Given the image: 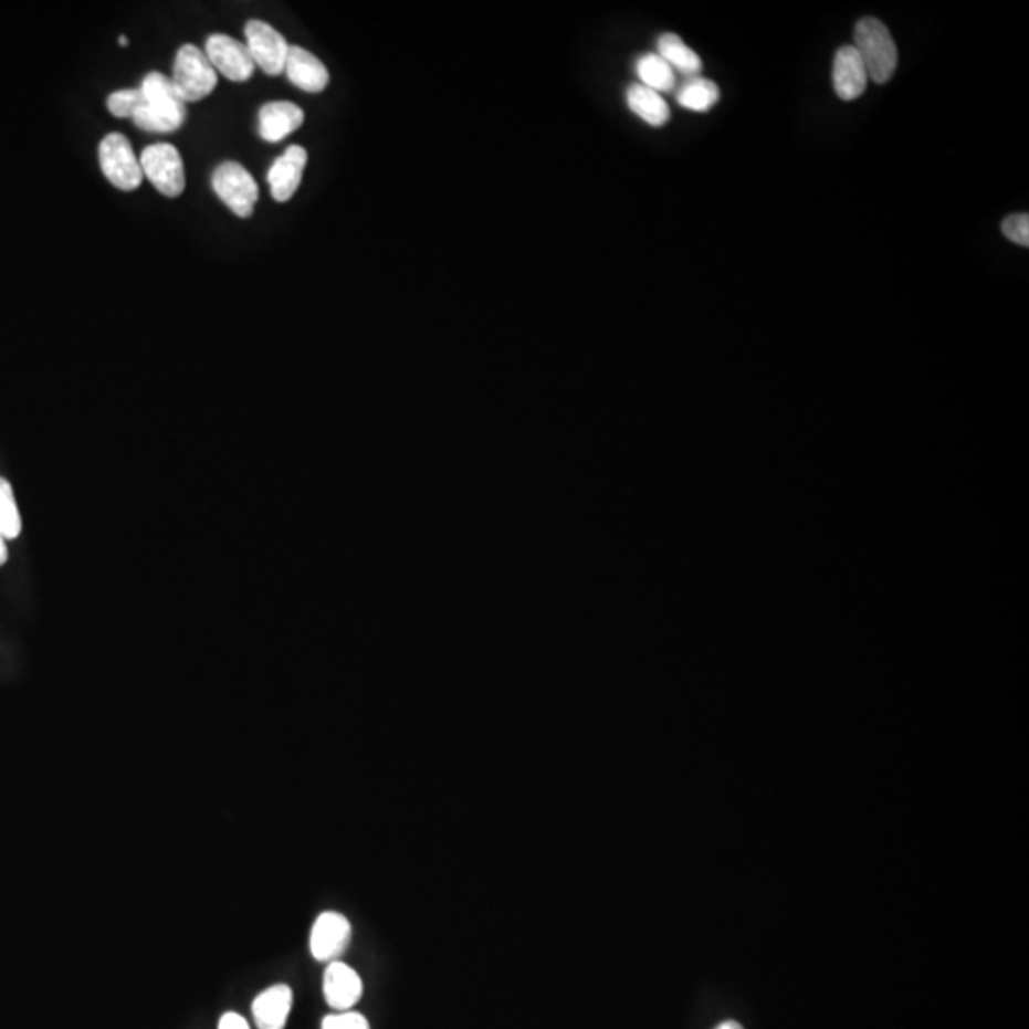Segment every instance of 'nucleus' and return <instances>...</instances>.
<instances>
[{
	"label": "nucleus",
	"mask_w": 1029,
	"mask_h": 1029,
	"mask_svg": "<svg viewBox=\"0 0 1029 1029\" xmlns=\"http://www.w3.org/2000/svg\"><path fill=\"white\" fill-rule=\"evenodd\" d=\"M139 91L146 97V104L134 113V125L141 130L160 134L180 130L186 123V102L176 91L172 78L153 71L141 81Z\"/></svg>",
	"instance_id": "1"
},
{
	"label": "nucleus",
	"mask_w": 1029,
	"mask_h": 1029,
	"mask_svg": "<svg viewBox=\"0 0 1029 1029\" xmlns=\"http://www.w3.org/2000/svg\"><path fill=\"white\" fill-rule=\"evenodd\" d=\"M864 62L868 76L875 84H884L896 71L899 49L891 31L878 18H862L854 28V44Z\"/></svg>",
	"instance_id": "2"
},
{
	"label": "nucleus",
	"mask_w": 1029,
	"mask_h": 1029,
	"mask_svg": "<svg viewBox=\"0 0 1029 1029\" xmlns=\"http://www.w3.org/2000/svg\"><path fill=\"white\" fill-rule=\"evenodd\" d=\"M172 83L186 104L201 102L214 91L218 73L201 49L183 44L174 60Z\"/></svg>",
	"instance_id": "3"
},
{
	"label": "nucleus",
	"mask_w": 1029,
	"mask_h": 1029,
	"mask_svg": "<svg viewBox=\"0 0 1029 1029\" xmlns=\"http://www.w3.org/2000/svg\"><path fill=\"white\" fill-rule=\"evenodd\" d=\"M212 187L221 201L239 218L254 214L260 189L252 174L235 160H225L212 174Z\"/></svg>",
	"instance_id": "4"
},
{
	"label": "nucleus",
	"mask_w": 1029,
	"mask_h": 1029,
	"mask_svg": "<svg viewBox=\"0 0 1029 1029\" xmlns=\"http://www.w3.org/2000/svg\"><path fill=\"white\" fill-rule=\"evenodd\" d=\"M141 172L155 189L165 197H180L186 189V168L176 147L170 144H153L139 157Z\"/></svg>",
	"instance_id": "5"
},
{
	"label": "nucleus",
	"mask_w": 1029,
	"mask_h": 1029,
	"mask_svg": "<svg viewBox=\"0 0 1029 1029\" xmlns=\"http://www.w3.org/2000/svg\"><path fill=\"white\" fill-rule=\"evenodd\" d=\"M97 153H99V166L104 170L105 178L113 186L118 187L120 191H134L141 186L144 172L126 136L118 132L107 134L102 139Z\"/></svg>",
	"instance_id": "6"
},
{
	"label": "nucleus",
	"mask_w": 1029,
	"mask_h": 1029,
	"mask_svg": "<svg viewBox=\"0 0 1029 1029\" xmlns=\"http://www.w3.org/2000/svg\"><path fill=\"white\" fill-rule=\"evenodd\" d=\"M246 49L252 60L265 75L276 76L284 71L286 55L291 44L286 42L271 23L262 20H250L244 28Z\"/></svg>",
	"instance_id": "7"
},
{
	"label": "nucleus",
	"mask_w": 1029,
	"mask_h": 1029,
	"mask_svg": "<svg viewBox=\"0 0 1029 1029\" xmlns=\"http://www.w3.org/2000/svg\"><path fill=\"white\" fill-rule=\"evenodd\" d=\"M204 54L216 73H221L231 83H246L256 70V63L252 60L246 44L233 36L221 33L208 36Z\"/></svg>",
	"instance_id": "8"
},
{
	"label": "nucleus",
	"mask_w": 1029,
	"mask_h": 1029,
	"mask_svg": "<svg viewBox=\"0 0 1029 1029\" xmlns=\"http://www.w3.org/2000/svg\"><path fill=\"white\" fill-rule=\"evenodd\" d=\"M351 942V923L346 915L338 912H325L318 915L309 934V949L321 963L338 960Z\"/></svg>",
	"instance_id": "9"
},
{
	"label": "nucleus",
	"mask_w": 1029,
	"mask_h": 1029,
	"mask_svg": "<svg viewBox=\"0 0 1029 1029\" xmlns=\"http://www.w3.org/2000/svg\"><path fill=\"white\" fill-rule=\"evenodd\" d=\"M323 994L336 1012L351 1010L363 997V980L355 968L344 960H332L323 976Z\"/></svg>",
	"instance_id": "10"
},
{
	"label": "nucleus",
	"mask_w": 1029,
	"mask_h": 1029,
	"mask_svg": "<svg viewBox=\"0 0 1029 1029\" xmlns=\"http://www.w3.org/2000/svg\"><path fill=\"white\" fill-rule=\"evenodd\" d=\"M831 81H833L837 97L843 102H854L864 94L870 76L854 46H843L837 50Z\"/></svg>",
	"instance_id": "11"
},
{
	"label": "nucleus",
	"mask_w": 1029,
	"mask_h": 1029,
	"mask_svg": "<svg viewBox=\"0 0 1029 1029\" xmlns=\"http://www.w3.org/2000/svg\"><path fill=\"white\" fill-rule=\"evenodd\" d=\"M307 151L302 146H291L267 170V183L276 202L291 201L304 178Z\"/></svg>",
	"instance_id": "12"
},
{
	"label": "nucleus",
	"mask_w": 1029,
	"mask_h": 1029,
	"mask_svg": "<svg viewBox=\"0 0 1029 1029\" xmlns=\"http://www.w3.org/2000/svg\"><path fill=\"white\" fill-rule=\"evenodd\" d=\"M284 73L296 88L309 92V94L325 91L330 83V75H328L325 63L302 46H291L286 63H284Z\"/></svg>",
	"instance_id": "13"
},
{
	"label": "nucleus",
	"mask_w": 1029,
	"mask_h": 1029,
	"mask_svg": "<svg viewBox=\"0 0 1029 1029\" xmlns=\"http://www.w3.org/2000/svg\"><path fill=\"white\" fill-rule=\"evenodd\" d=\"M305 113L292 102H270L258 113L260 136L270 144H279L304 125Z\"/></svg>",
	"instance_id": "14"
},
{
	"label": "nucleus",
	"mask_w": 1029,
	"mask_h": 1029,
	"mask_svg": "<svg viewBox=\"0 0 1029 1029\" xmlns=\"http://www.w3.org/2000/svg\"><path fill=\"white\" fill-rule=\"evenodd\" d=\"M294 994L291 986L276 984L263 989L252 1002V1015L258 1029H284L291 1016Z\"/></svg>",
	"instance_id": "15"
},
{
	"label": "nucleus",
	"mask_w": 1029,
	"mask_h": 1029,
	"mask_svg": "<svg viewBox=\"0 0 1029 1029\" xmlns=\"http://www.w3.org/2000/svg\"><path fill=\"white\" fill-rule=\"evenodd\" d=\"M626 102L631 113L647 125L662 128L670 123L671 111L668 102L663 99L662 94L650 91L643 84H631L626 92Z\"/></svg>",
	"instance_id": "16"
},
{
	"label": "nucleus",
	"mask_w": 1029,
	"mask_h": 1029,
	"mask_svg": "<svg viewBox=\"0 0 1029 1029\" xmlns=\"http://www.w3.org/2000/svg\"><path fill=\"white\" fill-rule=\"evenodd\" d=\"M657 54L670 65L675 73L689 76H699L704 70V62L694 50L675 33H663L658 36Z\"/></svg>",
	"instance_id": "17"
},
{
	"label": "nucleus",
	"mask_w": 1029,
	"mask_h": 1029,
	"mask_svg": "<svg viewBox=\"0 0 1029 1029\" xmlns=\"http://www.w3.org/2000/svg\"><path fill=\"white\" fill-rule=\"evenodd\" d=\"M721 99L717 84L705 76H689L678 88V104L694 113L712 111Z\"/></svg>",
	"instance_id": "18"
},
{
	"label": "nucleus",
	"mask_w": 1029,
	"mask_h": 1029,
	"mask_svg": "<svg viewBox=\"0 0 1029 1029\" xmlns=\"http://www.w3.org/2000/svg\"><path fill=\"white\" fill-rule=\"evenodd\" d=\"M636 73L641 81L639 84H643L650 91L658 92V94L675 91V84H678L675 71L671 70L657 52L639 55L636 60Z\"/></svg>",
	"instance_id": "19"
},
{
	"label": "nucleus",
	"mask_w": 1029,
	"mask_h": 1029,
	"mask_svg": "<svg viewBox=\"0 0 1029 1029\" xmlns=\"http://www.w3.org/2000/svg\"><path fill=\"white\" fill-rule=\"evenodd\" d=\"M21 533V517L15 504L12 484L0 477V534L7 539H14Z\"/></svg>",
	"instance_id": "20"
},
{
	"label": "nucleus",
	"mask_w": 1029,
	"mask_h": 1029,
	"mask_svg": "<svg viewBox=\"0 0 1029 1029\" xmlns=\"http://www.w3.org/2000/svg\"><path fill=\"white\" fill-rule=\"evenodd\" d=\"M144 104H146V97H144L139 88L138 91L113 92L107 97V109H109L111 115L118 118L134 117V113Z\"/></svg>",
	"instance_id": "21"
},
{
	"label": "nucleus",
	"mask_w": 1029,
	"mask_h": 1029,
	"mask_svg": "<svg viewBox=\"0 0 1029 1029\" xmlns=\"http://www.w3.org/2000/svg\"><path fill=\"white\" fill-rule=\"evenodd\" d=\"M1002 235L1007 237L1010 242L1020 244L1023 249L1029 246V216L1010 214L1001 221Z\"/></svg>",
	"instance_id": "22"
},
{
	"label": "nucleus",
	"mask_w": 1029,
	"mask_h": 1029,
	"mask_svg": "<svg viewBox=\"0 0 1029 1029\" xmlns=\"http://www.w3.org/2000/svg\"><path fill=\"white\" fill-rule=\"evenodd\" d=\"M321 1029H370V1023L359 1012L344 1010V1012L325 1016Z\"/></svg>",
	"instance_id": "23"
},
{
	"label": "nucleus",
	"mask_w": 1029,
	"mask_h": 1029,
	"mask_svg": "<svg viewBox=\"0 0 1029 1029\" xmlns=\"http://www.w3.org/2000/svg\"><path fill=\"white\" fill-rule=\"evenodd\" d=\"M218 1029H250L249 1022L237 1012H225L218 1022Z\"/></svg>",
	"instance_id": "24"
},
{
	"label": "nucleus",
	"mask_w": 1029,
	"mask_h": 1029,
	"mask_svg": "<svg viewBox=\"0 0 1029 1029\" xmlns=\"http://www.w3.org/2000/svg\"><path fill=\"white\" fill-rule=\"evenodd\" d=\"M8 560L7 538L0 534V567Z\"/></svg>",
	"instance_id": "25"
},
{
	"label": "nucleus",
	"mask_w": 1029,
	"mask_h": 1029,
	"mask_svg": "<svg viewBox=\"0 0 1029 1029\" xmlns=\"http://www.w3.org/2000/svg\"><path fill=\"white\" fill-rule=\"evenodd\" d=\"M715 1029H744V1028H742V1026H739L738 1022H734V1020H726V1022L718 1023L717 1028Z\"/></svg>",
	"instance_id": "26"
},
{
	"label": "nucleus",
	"mask_w": 1029,
	"mask_h": 1029,
	"mask_svg": "<svg viewBox=\"0 0 1029 1029\" xmlns=\"http://www.w3.org/2000/svg\"><path fill=\"white\" fill-rule=\"evenodd\" d=\"M118 44H120V46H128V39H126L125 35L118 36Z\"/></svg>",
	"instance_id": "27"
}]
</instances>
